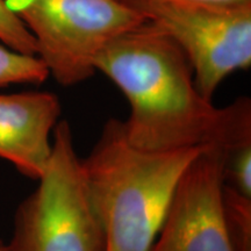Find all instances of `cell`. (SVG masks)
I'll use <instances>...</instances> for the list:
<instances>
[{"instance_id": "cell-7", "label": "cell", "mask_w": 251, "mask_h": 251, "mask_svg": "<svg viewBox=\"0 0 251 251\" xmlns=\"http://www.w3.org/2000/svg\"><path fill=\"white\" fill-rule=\"evenodd\" d=\"M62 103L48 91L0 94V159L39 180L48 165Z\"/></svg>"}, {"instance_id": "cell-10", "label": "cell", "mask_w": 251, "mask_h": 251, "mask_svg": "<svg viewBox=\"0 0 251 251\" xmlns=\"http://www.w3.org/2000/svg\"><path fill=\"white\" fill-rule=\"evenodd\" d=\"M0 40L6 47L27 55H36L34 36L23 21L0 0Z\"/></svg>"}, {"instance_id": "cell-3", "label": "cell", "mask_w": 251, "mask_h": 251, "mask_svg": "<svg viewBox=\"0 0 251 251\" xmlns=\"http://www.w3.org/2000/svg\"><path fill=\"white\" fill-rule=\"evenodd\" d=\"M33 193L18 207L11 251H105L71 126L59 120L48 165Z\"/></svg>"}, {"instance_id": "cell-4", "label": "cell", "mask_w": 251, "mask_h": 251, "mask_svg": "<svg viewBox=\"0 0 251 251\" xmlns=\"http://www.w3.org/2000/svg\"><path fill=\"white\" fill-rule=\"evenodd\" d=\"M34 36L36 56L64 87L96 74V61L115 37L146 21L125 0H4Z\"/></svg>"}, {"instance_id": "cell-11", "label": "cell", "mask_w": 251, "mask_h": 251, "mask_svg": "<svg viewBox=\"0 0 251 251\" xmlns=\"http://www.w3.org/2000/svg\"><path fill=\"white\" fill-rule=\"evenodd\" d=\"M197 1H205V2H215V4H235V2H243V1H251V0H197Z\"/></svg>"}, {"instance_id": "cell-6", "label": "cell", "mask_w": 251, "mask_h": 251, "mask_svg": "<svg viewBox=\"0 0 251 251\" xmlns=\"http://www.w3.org/2000/svg\"><path fill=\"white\" fill-rule=\"evenodd\" d=\"M222 186V153L205 147L180 176L151 251H236Z\"/></svg>"}, {"instance_id": "cell-1", "label": "cell", "mask_w": 251, "mask_h": 251, "mask_svg": "<svg viewBox=\"0 0 251 251\" xmlns=\"http://www.w3.org/2000/svg\"><path fill=\"white\" fill-rule=\"evenodd\" d=\"M130 106L129 143L147 151L218 147L233 103L218 107L199 92L190 62L168 34L146 20L111 41L96 61Z\"/></svg>"}, {"instance_id": "cell-12", "label": "cell", "mask_w": 251, "mask_h": 251, "mask_svg": "<svg viewBox=\"0 0 251 251\" xmlns=\"http://www.w3.org/2000/svg\"><path fill=\"white\" fill-rule=\"evenodd\" d=\"M0 251H11V250H9L8 246H2V244H0Z\"/></svg>"}, {"instance_id": "cell-9", "label": "cell", "mask_w": 251, "mask_h": 251, "mask_svg": "<svg viewBox=\"0 0 251 251\" xmlns=\"http://www.w3.org/2000/svg\"><path fill=\"white\" fill-rule=\"evenodd\" d=\"M222 202L229 235L236 251H251V197L224 184Z\"/></svg>"}, {"instance_id": "cell-8", "label": "cell", "mask_w": 251, "mask_h": 251, "mask_svg": "<svg viewBox=\"0 0 251 251\" xmlns=\"http://www.w3.org/2000/svg\"><path fill=\"white\" fill-rule=\"evenodd\" d=\"M49 77L48 69L39 56L23 54L0 46V87L12 84L40 85Z\"/></svg>"}, {"instance_id": "cell-2", "label": "cell", "mask_w": 251, "mask_h": 251, "mask_svg": "<svg viewBox=\"0 0 251 251\" xmlns=\"http://www.w3.org/2000/svg\"><path fill=\"white\" fill-rule=\"evenodd\" d=\"M201 149L147 151L129 143L121 120L103 125L83 166L105 251H151L178 180Z\"/></svg>"}, {"instance_id": "cell-5", "label": "cell", "mask_w": 251, "mask_h": 251, "mask_svg": "<svg viewBox=\"0 0 251 251\" xmlns=\"http://www.w3.org/2000/svg\"><path fill=\"white\" fill-rule=\"evenodd\" d=\"M168 34L186 56L199 92L212 100L221 83L251 65V1L125 0Z\"/></svg>"}]
</instances>
